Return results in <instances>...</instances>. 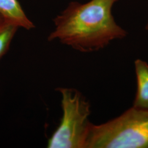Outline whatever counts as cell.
I'll use <instances>...</instances> for the list:
<instances>
[{
    "label": "cell",
    "instance_id": "cell-1",
    "mask_svg": "<svg viewBox=\"0 0 148 148\" xmlns=\"http://www.w3.org/2000/svg\"><path fill=\"white\" fill-rule=\"evenodd\" d=\"M118 0H90L71 2L54 19V29L48 37L82 52H92L126 37L127 32L117 24L112 8Z\"/></svg>",
    "mask_w": 148,
    "mask_h": 148
},
{
    "label": "cell",
    "instance_id": "cell-2",
    "mask_svg": "<svg viewBox=\"0 0 148 148\" xmlns=\"http://www.w3.org/2000/svg\"><path fill=\"white\" fill-rule=\"evenodd\" d=\"M86 148H148V110L132 106L104 123H92Z\"/></svg>",
    "mask_w": 148,
    "mask_h": 148
},
{
    "label": "cell",
    "instance_id": "cell-3",
    "mask_svg": "<svg viewBox=\"0 0 148 148\" xmlns=\"http://www.w3.org/2000/svg\"><path fill=\"white\" fill-rule=\"evenodd\" d=\"M62 97L63 116L58 128L48 140L49 148H86L90 131V102L78 90L58 88Z\"/></svg>",
    "mask_w": 148,
    "mask_h": 148
},
{
    "label": "cell",
    "instance_id": "cell-4",
    "mask_svg": "<svg viewBox=\"0 0 148 148\" xmlns=\"http://www.w3.org/2000/svg\"><path fill=\"white\" fill-rule=\"evenodd\" d=\"M0 14L6 21L18 27L28 30L35 27L34 23L25 14L18 0H0Z\"/></svg>",
    "mask_w": 148,
    "mask_h": 148
},
{
    "label": "cell",
    "instance_id": "cell-5",
    "mask_svg": "<svg viewBox=\"0 0 148 148\" xmlns=\"http://www.w3.org/2000/svg\"><path fill=\"white\" fill-rule=\"evenodd\" d=\"M137 90L133 106L148 110V64L142 59L134 62Z\"/></svg>",
    "mask_w": 148,
    "mask_h": 148
},
{
    "label": "cell",
    "instance_id": "cell-6",
    "mask_svg": "<svg viewBox=\"0 0 148 148\" xmlns=\"http://www.w3.org/2000/svg\"><path fill=\"white\" fill-rule=\"evenodd\" d=\"M18 28L16 25L7 21L0 26V59L8 51Z\"/></svg>",
    "mask_w": 148,
    "mask_h": 148
},
{
    "label": "cell",
    "instance_id": "cell-7",
    "mask_svg": "<svg viewBox=\"0 0 148 148\" xmlns=\"http://www.w3.org/2000/svg\"><path fill=\"white\" fill-rule=\"evenodd\" d=\"M5 21H6L5 19V18L3 17V16L0 14V26L1 25H2Z\"/></svg>",
    "mask_w": 148,
    "mask_h": 148
},
{
    "label": "cell",
    "instance_id": "cell-8",
    "mask_svg": "<svg viewBox=\"0 0 148 148\" xmlns=\"http://www.w3.org/2000/svg\"><path fill=\"white\" fill-rule=\"evenodd\" d=\"M145 29L148 31V20L147 24H146V25H145Z\"/></svg>",
    "mask_w": 148,
    "mask_h": 148
}]
</instances>
